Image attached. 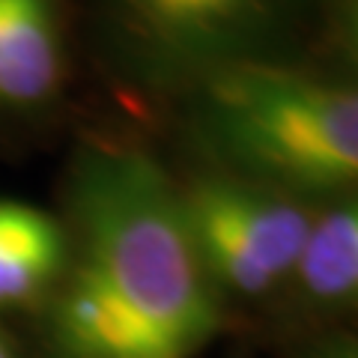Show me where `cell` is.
I'll return each mask as SVG.
<instances>
[{
  "label": "cell",
  "instance_id": "obj_1",
  "mask_svg": "<svg viewBox=\"0 0 358 358\" xmlns=\"http://www.w3.org/2000/svg\"><path fill=\"white\" fill-rule=\"evenodd\" d=\"M69 251L129 313L150 358L197 355L221 322L176 179L138 143L90 141L66 176Z\"/></svg>",
  "mask_w": 358,
  "mask_h": 358
},
{
  "label": "cell",
  "instance_id": "obj_2",
  "mask_svg": "<svg viewBox=\"0 0 358 358\" xmlns=\"http://www.w3.org/2000/svg\"><path fill=\"white\" fill-rule=\"evenodd\" d=\"M173 105L209 171L296 200H341L358 179V90L346 69L236 66Z\"/></svg>",
  "mask_w": 358,
  "mask_h": 358
},
{
  "label": "cell",
  "instance_id": "obj_3",
  "mask_svg": "<svg viewBox=\"0 0 358 358\" xmlns=\"http://www.w3.org/2000/svg\"><path fill=\"white\" fill-rule=\"evenodd\" d=\"M87 9L110 78L164 105L236 66L322 63L352 21L346 0H87Z\"/></svg>",
  "mask_w": 358,
  "mask_h": 358
},
{
  "label": "cell",
  "instance_id": "obj_4",
  "mask_svg": "<svg viewBox=\"0 0 358 358\" xmlns=\"http://www.w3.org/2000/svg\"><path fill=\"white\" fill-rule=\"evenodd\" d=\"M179 203L212 287L236 296H263L287 281L313 218L305 200L209 167L179 185Z\"/></svg>",
  "mask_w": 358,
  "mask_h": 358
},
{
  "label": "cell",
  "instance_id": "obj_5",
  "mask_svg": "<svg viewBox=\"0 0 358 358\" xmlns=\"http://www.w3.org/2000/svg\"><path fill=\"white\" fill-rule=\"evenodd\" d=\"M66 0H0V122H36L72 81Z\"/></svg>",
  "mask_w": 358,
  "mask_h": 358
},
{
  "label": "cell",
  "instance_id": "obj_6",
  "mask_svg": "<svg viewBox=\"0 0 358 358\" xmlns=\"http://www.w3.org/2000/svg\"><path fill=\"white\" fill-rule=\"evenodd\" d=\"M69 266V230L18 200H0V308L24 305L60 281Z\"/></svg>",
  "mask_w": 358,
  "mask_h": 358
},
{
  "label": "cell",
  "instance_id": "obj_7",
  "mask_svg": "<svg viewBox=\"0 0 358 358\" xmlns=\"http://www.w3.org/2000/svg\"><path fill=\"white\" fill-rule=\"evenodd\" d=\"M54 322L75 358H150L129 313L81 263L66 266Z\"/></svg>",
  "mask_w": 358,
  "mask_h": 358
},
{
  "label": "cell",
  "instance_id": "obj_8",
  "mask_svg": "<svg viewBox=\"0 0 358 358\" xmlns=\"http://www.w3.org/2000/svg\"><path fill=\"white\" fill-rule=\"evenodd\" d=\"M289 278L305 299L322 308H343L358 289V212L352 200H334L322 215L310 218Z\"/></svg>",
  "mask_w": 358,
  "mask_h": 358
},
{
  "label": "cell",
  "instance_id": "obj_9",
  "mask_svg": "<svg viewBox=\"0 0 358 358\" xmlns=\"http://www.w3.org/2000/svg\"><path fill=\"white\" fill-rule=\"evenodd\" d=\"M0 358H13V352H9V346L0 341Z\"/></svg>",
  "mask_w": 358,
  "mask_h": 358
}]
</instances>
